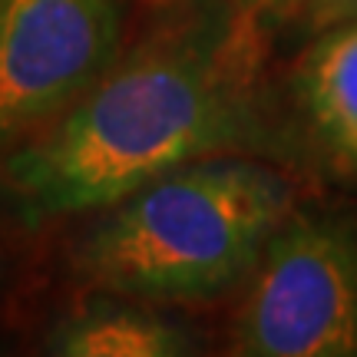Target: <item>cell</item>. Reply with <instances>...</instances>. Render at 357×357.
Wrapping results in <instances>:
<instances>
[{
  "instance_id": "obj_1",
  "label": "cell",
  "mask_w": 357,
  "mask_h": 357,
  "mask_svg": "<svg viewBox=\"0 0 357 357\" xmlns=\"http://www.w3.org/2000/svg\"><path fill=\"white\" fill-rule=\"evenodd\" d=\"M268 126L235 13H185L106 70L53 126L3 162L10 212L26 225L106 208L212 155L261 149Z\"/></svg>"
},
{
  "instance_id": "obj_6",
  "label": "cell",
  "mask_w": 357,
  "mask_h": 357,
  "mask_svg": "<svg viewBox=\"0 0 357 357\" xmlns=\"http://www.w3.org/2000/svg\"><path fill=\"white\" fill-rule=\"evenodd\" d=\"M47 351L63 357H178L195 351V337L149 307L96 301L70 314L50 334Z\"/></svg>"
},
{
  "instance_id": "obj_7",
  "label": "cell",
  "mask_w": 357,
  "mask_h": 357,
  "mask_svg": "<svg viewBox=\"0 0 357 357\" xmlns=\"http://www.w3.org/2000/svg\"><path fill=\"white\" fill-rule=\"evenodd\" d=\"M294 10L305 30L324 33V30L357 20V0H294Z\"/></svg>"
},
{
  "instance_id": "obj_8",
  "label": "cell",
  "mask_w": 357,
  "mask_h": 357,
  "mask_svg": "<svg viewBox=\"0 0 357 357\" xmlns=\"http://www.w3.org/2000/svg\"><path fill=\"white\" fill-rule=\"evenodd\" d=\"M238 3H242V10L255 13V10H268V7H278L284 0H238Z\"/></svg>"
},
{
  "instance_id": "obj_5",
  "label": "cell",
  "mask_w": 357,
  "mask_h": 357,
  "mask_svg": "<svg viewBox=\"0 0 357 357\" xmlns=\"http://www.w3.org/2000/svg\"><path fill=\"white\" fill-rule=\"evenodd\" d=\"M294 86L331 159L357 172V20L324 30L305 53Z\"/></svg>"
},
{
  "instance_id": "obj_3",
  "label": "cell",
  "mask_w": 357,
  "mask_h": 357,
  "mask_svg": "<svg viewBox=\"0 0 357 357\" xmlns=\"http://www.w3.org/2000/svg\"><path fill=\"white\" fill-rule=\"evenodd\" d=\"M231 344L248 357H354V225L328 215L284 218L252 268Z\"/></svg>"
},
{
  "instance_id": "obj_2",
  "label": "cell",
  "mask_w": 357,
  "mask_h": 357,
  "mask_svg": "<svg viewBox=\"0 0 357 357\" xmlns=\"http://www.w3.org/2000/svg\"><path fill=\"white\" fill-rule=\"evenodd\" d=\"M291 202V182L275 169L199 159L106 205L77 271L136 301H208L252 275Z\"/></svg>"
},
{
  "instance_id": "obj_4",
  "label": "cell",
  "mask_w": 357,
  "mask_h": 357,
  "mask_svg": "<svg viewBox=\"0 0 357 357\" xmlns=\"http://www.w3.org/2000/svg\"><path fill=\"white\" fill-rule=\"evenodd\" d=\"M123 0H0V153L113 66Z\"/></svg>"
}]
</instances>
